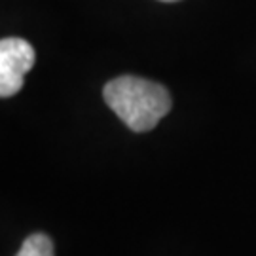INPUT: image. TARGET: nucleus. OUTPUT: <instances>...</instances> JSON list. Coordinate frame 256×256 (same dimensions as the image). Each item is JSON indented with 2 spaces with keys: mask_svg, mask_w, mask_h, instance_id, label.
I'll use <instances>...</instances> for the list:
<instances>
[{
  "mask_svg": "<svg viewBox=\"0 0 256 256\" xmlns=\"http://www.w3.org/2000/svg\"><path fill=\"white\" fill-rule=\"evenodd\" d=\"M102 97L112 112L131 131L144 133L154 129L171 110V95L162 84L138 76H120L110 80Z\"/></svg>",
  "mask_w": 256,
  "mask_h": 256,
  "instance_id": "nucleus-1",
  "label": "nucleus"
},
{
  "mask_svg": "<svg viewBox=\"0 0 256 256\" xmlns=\"http://www.w3.org/2000/svg\"><path fill=\"white\" fill-rule=\"evenodd\" d=\"M36 54L23 38L0 40V97H14L25 84V74L32 68Z\"/></svg>",
  "mask_w": 256,
  "mask_h": 256,
  "instance_id": "nucleus-2",
  "label": "nucleus"
},
{
  "mask_svg": "<svg viewBox=\"0 0 256 256\" xmlns=\"http://www.w3.org/2000/svg\"><path fill=\"white\" fill-rule=\"evenodd\" d=\"M16 256H55L54 241L46 234L36 232L23 241V245Z\"/></svg>",
  "mask_w": 256,
  "mask_h": 256,
  "instance_id": "nucleus-3",
  "label": "nucleus"
},
{
  "mask_svg": "<svg viewBox=\"0 0 256 256\" xmlns=\"http://www.w3.org/2000/svg\"><path fill=\"white\" fill-rule=\"evenodd\" d=\"M162 2H176V0H162Z\"/></svg>",
  "mask_w": 256,
  "mask_h": 256,
  "instance_id": "nucleus-4",
  "label": "nucleus"
}]
</instances>
